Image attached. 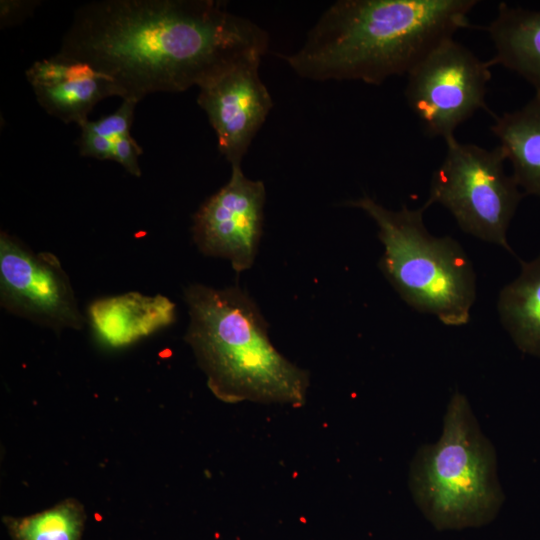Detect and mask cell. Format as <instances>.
<instances>
[{"label": "cell", "mask_w": 540, "mask_h": 540, "mask_svg": "<svg viewBox=\"0 0 540 540\" xmlns=\"http://www.w3.org/2000/svg\"><path fill=\"white\" fill-rule=\"evenodd\" d=\"M486 30L495 49L490 65L518 74L540 94V10L500 2Z\"/></svg>", "instance_id": "4fadbf2b"}, {"label": "cell", "mask_w": 540, "mask_h": 540, "mask_svg": "<svg viewBox=\"0 0 540 540\" xmlns=\"http://www.w3.org/2000/svg\"><path fill=\"white\" fill-rule=\"evenodd\" d=\"M137 103L123 100L113 113L82 123L76 141L80 155L115 161L131 175L140 177L139 157L143 150L130 133Z\"/></svg>", "instance_id": "2e32d148"}, {"label": "cell", "mask_w": 540, "mask_h": 540, "mask_svg": "<svg viewBox=\"0 0 540 540\" xmlns=\"http://www.w3.org/2000/svg\"><path fill=\"white\" fill-rule=\"evenodd\" d=\"M268 33L220 0H98L74 12L57 55L109 77L123 100L183 92L262 57Z\"/></svg>", "instance_id": "6da1fadb"}, {"label": "cell", "mask_w": 540, "mask_h": 540, "mask_svg": "<svg viewBox=\"0 0 540 540\" xmlns=\"http://www.w3.org/2000/svg\"><path fill=\"white\" fill-rule=\"evenodd\" d=\"M476 0H339L283 56L300 77L380 85L407 75L442 42L470 26Z\"/></svg>", "instance_id": "7a4b0ae2"}, {"label": "cell", "mask_w": 540, "mask_h": 540, "mask_svg": "<svg viewBox=\"0 0 540 540\" xmlns=\"http://www.w3.org/2000/svg\"><path fill=\"white\" fill-rule=\"evenodd\" d=\"M491 67L451 38L406 75V103L427 136L447 140L478 110L489 112L486 93Z\"/></svg>", "instance_id": "52a82bcc"}, {"label": "cell", "mask_w": 540, "mask_h": 540, "mask_svg": "<svg viewBox=\"0 0 540 540\" xmlns=\"http://www.w3.org/2000/svg\"><path fill=\"white\" fill-rule=\"evenodd\" d=\"M82 506L67 499L45 511L7 521L15 540H79L84 524Z\"/></svg>", "instance_id": "e0dca14e"}, {"label": "cell", "mask_w": 540, "mask_h": 540, "mask_svg": "<svg viewBox=\"0 0 540 540\" xmlns=\"http://www.w3.org/2000/svg\"><path fill=\"white\" fill-rule=\"evenodd\" d=\"M96 338L110 348L131 345L172 325L176 306L168 297L127 292L99 298L87 310Z\"/></svg>", "instance_id": "7c38bea8"}, {"label": "cell", "mask_w": 540, "mask_h": 540, "mask_svg": "<svg viewBox=\"0 0 540 540\" xmlns=\"http://www.w3.org/2000/svg\"><path fill=\"white\" fill-rule=\"evenodd\" d=\"M493 118L490 130L512 164L516 183L524 193L540 197V94L523 107Z\"/></svg>", "instance_id": "5bb4252c"}, {"label": "cell", "mask_w": 540, "mask_h": 540, "mask_svg": "<svg viewBox=\"0 0 540 540\" xmlns=\"http://www.w3.org/2000/svg\"><path fill=\"white\" fill-rule=\"evenodd\" d=\"M408 486L416 506L438 530L479 527L501 509L505 495L495 447L459 391L447 404L439 439L415 452Z\"/></svg>", "instance_id": "277c9868"}, {"label": "cell", "mask_w": 540, "mask_h": 540, "mask_svg": "<svg viewBox=\"0 0 540 540\" xmlns=\"http://www.w3.org/2000/svg\"><path fill=\"white\" fill-rule=\"evenodd\" d=\"M265 200L264 183L246 177L241 165H232L227 183L193 216L198 249L229 260L237 273L250 269L262 236Z\"/></svg>", "instance_id": "9c48e42d"}, {"label": "cell", "mask_w": 540, "mask_h": 540, "mask_svg": "<svg viewBox=\"0 0 540 540\" xmlns=\"http://www.w3.org/2000/svg\"><path fill=\"white\" fill-rule=\"evenodd\" d=\"M0 302L13 315L56 332L79 330L81 314L58 258L34 252L14 236L0 234Z\"/></svg>", "instance_id": "ba28073f"}, {"label": "cell", "mask_w": 540, "mask_h": 540, "mask_svg": "<svg viewBox=\"0 0 540 540\" xmlns=\"http://www.w3.org/2000/svg\"><path fill=\"white\" fill-rule=\"evenodd\" d=\"M36 1L5 0L1 1V27L19 23L27 18L37 7Z\"/></svg>", "instance_id": "ac0fdd59"}, {"label": "cell", "mask_w": 540, "mask_h": 540, "mask_svg": "<svg viewBox=\"0 0 540 540\" xmlns=\"http://www.w3.org/2000/svg\"><path fill=\"white\" fill-rule=\"evenodd\" d=\"M445 142L446 154L431 176L424 207L444 206L464 232L513 254L507 230L522 193L505 173L502 149L461 143L455 136Z\"/></svg>", "instance_id": "8992f818"}, {"label": "cell", "mask_w": 540, "mask_h": 540, "mask_svg": "<svg viewBox=\"0 0 540 540\" xmlns=\"http://www.w3.org/2000/svg\"><path fill=\"white\" fill-rule=\"evenodd\" d=\"M345 205L362 210L377 225L380 270L409 306L447 326L468 323L476 298L472 263L452 237L428 232L424 205L390 210L367 195Z\"/></svg>", "instance_id": "5b68a950"}, {"label": "cell", "mask_w": 540, "mask_h": 540, "mask_svg": "<svg viewBox=\"0 0 540 540\" xmlns=\"http://www.w3.org/2000/svg\"><path fill=\"white\" fill-rule=\"evenodd\" d=\"M184 298L189 313L185 341L216 398L225 403L305 404L309 373L275 348L268 324L247 292L239 286L192 284Z\"/></svg>", "instance_id": "3957f363"}, {"label": "cell", "mask_w": 540, "mask_h": 540, "mask_svg": "<svg viewBox=\"0 0 540 540\" xmlns=\"http://www.w3.org/2000/svg\"><path fill=\"white\" fill-rule=\"evenodd\" d=\"M498 312L517 347L540 356V256L522 262L520 275L500 292Z\"/></svg>", "instance_id": "9a60e30c"}, {"label": "cell", "mask_w": 540, "mask_h": 540, "mask_svg": "<svg viewBox=\"0 0 540 540\" xmlns=\"http://www.w3.org/2000/svg\"><path fill=\"white\" fill-rule=\"evenodd\" d=\"M261 58L240 60L198 87L197 103L215 131L220 153L231 166L241 165L273 107L259 76Z\"/></svg>", "instance_id": "30bf717a"}, {"label": "cell", "mask_w": 540, "mask_h": 540, "mask_svg": "<svg viewBox=\"0 0 540 540\" xmlns=\"http://www.w3.org/2000/svg\"><path fill=\"white\" fill-rule=\"evenodd\" d=\"M26 78L43 110L66 124L80 126L101 100L119 96L109 77L57 54L35 61L26 70Z\"/></svg>", "instance_id": "8fae6325"}]
</instances>
